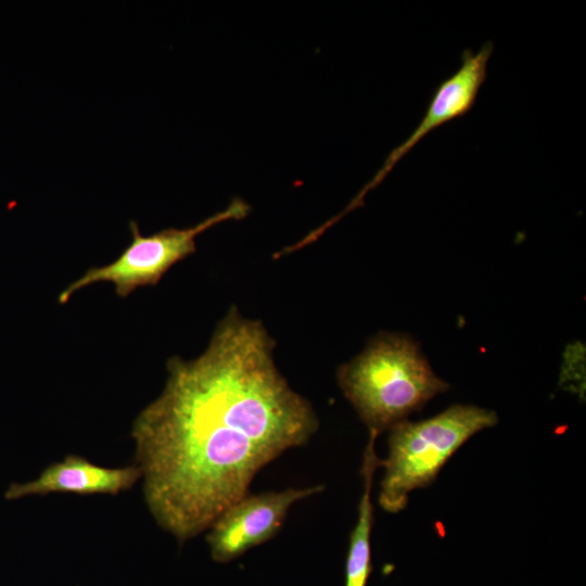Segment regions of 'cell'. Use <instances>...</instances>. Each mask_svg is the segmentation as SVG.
I'll use <instances>...</instances> for the list:
<instances>
[{"instance_id":"1","label":"cell","mask_w":586,"mask_h":586,"mask_svg":"<svg viewBox=\"0 0 586 586\" xmlns=\"http://www.w3.org/2000/svg\"><path fill=\"white\" fill-rule=\"evenodd\" d=\"M260 320L232 306L196 358L168 359L165 386L133 421L136 466L157 525L183 545L249 494L267 464L320 422L273 359Z\"/></svg>"},{"instance_id":"2","label":"cell","mask_w":586,"mask_h":586,"mask_svg":"<svg viewBox=\"0 0 586 586\" xmlns=\"http://www.w3.org/2000/svg\"><path fill=\"white\" fill-rule=\"evenodd\" d=\"M336 381L369 434L378 436L449 388L408 335L382 332L343 364Z\"/></svg>"},{"instance_id":"3","label":"cell","mask_w":586,"mask_h":586,"mask_svg":"<svg viewBox=\"0 0 586 586\" xmlns=\"http://www.w3.org/2000/svg\"><path fill=\"white\" fill-rule=\"evenodd\" d=\"M498 422L497 413L473 405H453L418 422L404 420L388 430V454L379 506L388 513L405 509L409 494L429 486L451 456L474 434Z\"/></svg>"},{"instance_id":"4","label":"cell","mask_w":586,"mask_h":586,"mask_svg":"<svg viewBox=\"0 0 586 586\" xmlns=\"http://www.w3.org/2000/svg\"><path fill=\"white\" fill-rule=\"evenodd\" d=\"M251 207L242 199H234L222 211L215 213L195 226L178 229L167 228L150 235L140 232L138 224L130 221L131 242L112 263L89 268L71 282L59 295L60 304L97 282H110L120 297L128 296L141 286L155 285L178 262L196 251L195 239L207 229L227 220L244 218Z\"/></svg>"},{"instance_id":"5","label":"cell","mask_w":586,"mask_h":586,"mask_svg":"<svg viewBox=\"0 0 586 586\" xmlns=\"http://www.w3.org/2000/svg\"><path fill=\"white\" fill-rule=\"evenodd\" d=\"M323 489V485L317 484L246 494L209 526L206 542L212 559L218 563H228L270 540L281 530L294 504L320 494Z\"/></svg>"},{"instance_id":"6","label":"cell","mask_w":586,"mask_h":586,"mask_svg":"<svg viewBox=\"0 0 586 586\" xmlns=\"http://www.w3.org/2000/svg\"><path fill=\"white\" fill-rule=\"evenodd\" d=\"M493 50L494 46L488 41L476 53L469 49L463 51L461 65L451 76L437 86L419 125L400 145L388 154L374 178L349 204V209L359 205L366 193L377 187L397 162L425 136L444 124L470 112L475 104L482 85L487 78V64Z\"/></svg>"},{"instance_id":"7","label":"cell","mask_w":586,"mask_h":586,"mask_svg":"<svg viewBox=\"0 0 586 586\" xmlns=\"http://www.w3.org/2000/svg\"><path fill=\"white\" fill-rule=\"evenodd\" d=\"M141 473L136 464L123 468L98 466L85 457L68 455L48 466L33 481L13 483L4 492V498L15 500L27 496L53 493L75 495H117L130 489Z\"/></svg>"},{"instance_id":"8","label":"cell","mask_w":586,"mask_h":586,"mask_svg":"<svg viewBox=\"0 0 586 586\" xmlns=\"http://www.w3.org/2000/svg\"><path fill=\"white\" fill-rule=\"evenodd\" d=\"M377 437L369 435L364 453L361 475L364 476V492L358 505L357 522L349 535L348 549L345 560V585L367 586L372 572L371 561V531L373 525V506L371 502V488L375 470L380 460L375 454Z\"/></svg>"}]
</instances>
